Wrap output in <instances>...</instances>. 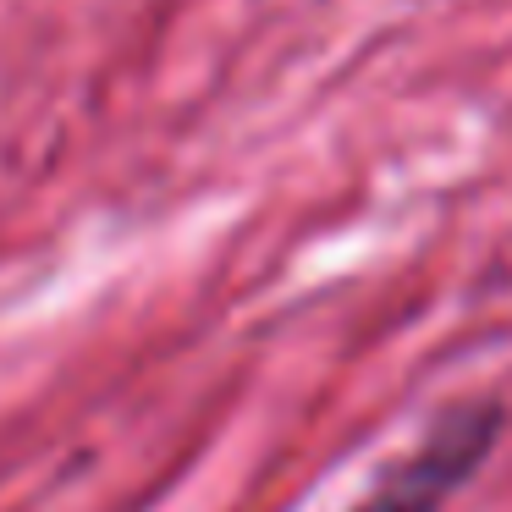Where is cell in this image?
<instances>
[{
    "mask_svg": "<svg viewBox=\"0 0 512 512\" xmlns=\"http://www.w3.org/2000/svg\"><path fill=\"white\" fill-rule=\"evenodd\" d=\"M501 424H507V413L490 397L446 408L419 435V446H408L347 512H441L496 452Z\"/></svg>",
    "mask_w": 512,
    "mask_h": 512,
    "instance_id": "1",
    "label": "cell"
}]
</instances>
